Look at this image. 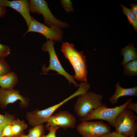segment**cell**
I'll use <instances>...</instances> for the list:
<instances>
[{
  "mask_svg": "<svg viewBox=\"0 0 137 137\" xmlns=\"http://www.w3.org/2000/svg\"><path fill=\"white\" fill-rule=\"evenodd\" d=\"M2 4L6 7L13 9L18 12L25 20L28 27L31 20L30 13L29 1L16 0L9 1L1 0Z\"/></svg>",
  "mask_w": 137,
  "mask_h": 137,
  "instance_id": "7c38bea8",
  "label": "cell"
},
{
  "mask_svg": "<svg viewBox=\"0 0 137 137\" xmlns=\"http://www.w3.org/2000/svg\"><path fill=\"white\" fill-rule=\"evenodd\" d=\"M130 98L123 104L112 108L107 107L105 104L90 112L85 117L79 120L81 121H89L94 119H101L106 121L109 125L114 127L115 121L119 114L126 109L127 104L131 101Z\"/></svg>",
  "mask_w": 137,
  "mask_h": 137,
  "instance_id": "7a4b0ae2",
  "label": "cell"
},
{
  "mask_svg": "<svg viewBox=\"0 0 137 137\" xmlns=\"http://www.w3.org/2000/svg\"><path fill=\"white\" fill-rule=\"evenodd\" d=\"M10 49L7 45L0 43V57L4 58L10 54Z\"/></svg>",
  "mask_w": 137,
  "mask_h": 137,
  "instance_id": "7402d4cb",
  "label": "cell"
},
{
  "mask_svg": "<svg viewBox=\"0 0 137 137\" xmlns=\"http://www.w3.org/2000/svg\"><path fill=\"white\" fill-rule=\"evenodd\" d=\"M45 129L53 127L62 128L64 129L75 127L76 121L75 117L66 111L61 110L53 113L46 122Z\"/></svg>",
  "mask_w": 137,
  "mask_h": 137,
  "instance_id": "9c48e42d",
  "label": "cell"
},
{
  "mask_svg": "<svg viewBox=\"0 0 137 137\" xmlns=\"http://www.w3.org/2000/svg\"><path fill=\"white\" fill-rule=\"evenodd\" d=\"M6 7L2 4L0 0V17H3L5 15L6 12Z\"/></svg>",
  "mask_w": 137,
  "mask_h": 137,
  "instance_id": "f1b7e54d",
  "label": "cell"
},
{
  "mask_svg": "<svg viewBox=\"0 0 137 137\" xmlns=\"http://www.w3.org/2000/svg\"><path fill=\"white\" fill-rule=\"evenodd\" d=\"M130 9L133 13L137 17V4L131 3L129 4Z\"/></svg>",
  "mask_w": 137,
  "mask_h": 137,
  "instance_id": "83f0119b",
  "label": "cell"
},
{
  "mask_svg": "<svg viewBox=\"0 0 137 137\" xmlns=\"http://www.w3.org/2000/svg\"><path fill=\"white\" fill-rule=\"evenodd\" d=\"M101 137H127L119 134L114 131L105 134Z\"/></svg>",
  "mask_w": 137,
  "mask_h": 137,
  "instance_id": "4316f807",
  "label": "cell"
},
{
  "mask_svg": "<svg viewBox=\"0 0 137 137\" xmlns=\"http://www.w3.org/2000/svg\"><path fill=\"white\" fill-rule=\"evenodd\" d=\"M30 11L32 13H37L43 16L44 24L51 28L57 27L65 28L68 27L66 22H62L57 19L51 12L47 4L44 0L29 1Z\"/></svg>",
  "mask_w": 137,
  "mask_h": 137,
  "instance_id": "8992f818",
  "label": "cell"
},
{
  "mask_svg": "<svg viewBox=\"0 0 137 137\" xmlns=\"http://www.w3.org/2000/svg\"><path fill=\"white\" fill-rule=\"evenodd\" d=\"M126 109H130L136 113H137V103L132 102L128 103L126 106Z\"/></svg>",
  "mask_w": 137,
  "mask_h": 137,
  "instance_id": "484cf974",
  "label": "cell"
},
{
  "mask_svg": "<svg viewBox=\"0 0 137 137\" xmlns=\"http://www.w3.org/2000/svg\"><path fill=\"white\" fill-rule=\"evenodd\" d=\"M18 100L20 101L21 105H27L28 99L20 94L19 91L7 89L0 88V104L5 107L7 105L13 103Z\"/></svg>",
  "mask_w": 137,
  "mask_h": 137,
  "instance_id": "8fae6325",
  "label": "cell"
},
{
  "mask_svg": "<svg viewBox=\"0 0 137 137\" xmlns=\"http://www.w3.org/2000/svg\"><path fill=\"white\" fill-rule=\"evenodd\" d=\"M137 117L134 112L125 109L122 111L116 118L114 127V131L120 135L130 137L135 136L137 130L136 121Z\"/></svg>",
  "mask_w": 137,
  "mask_h": 137,
  "instance_id": "5b68a950",
  "label": "cell"
},
{
  "mask_svg": "<svg viewBox=\"0 0 137 137\" xmlns=\"http://www.w3.org/2000/svg\"><path fill=\"white\" fill-rule=\"evenodd\" d=\"M86 92V89L83 86H79L78 90L75 92L60 103L43 110H38L36 112L38 119L42 122H46L59 107L72 98L80 95Z\"/></svg>",
  "mask_w": 137,
  "mask_h": 137,
  "instance_id": "30bf717a",
  "label": "cell"
},
{
  "mask_svg": "<svg viewBox=\"0 0 137 137\" xmlns=\"http://www.w3.org/2000/svg\"><path fill=\"white\" fill-rule=\"evenodd\" d=\"M11 116V115L8 114L4 115L0 114V125L3 123Z\"/></svg>",
  "mask_w": 137,
  "mask_h": 137,
  "instance_id": "f546056e",
  "label": "cell"
},
{
  "mask_svg": "<svg viewBox=\"0 0 137 137\" xmlns=\"http://www.w3.org/2000/svg\"><path fill=\"white\" fill-rule=\"evenodd\" d=\"M129 137H135V136H132Z\"/></svg>",
  "mask_w": 137,
  "mask_h": 137,
  "instance_id": "1f68e13d",
  "label": "cell"
},
{
  "mask_svg": "<svg viewBox=\"0 0 137 137\" xmlns=\"http://www.w3.org/2000/svg\"><path fill=\"white\" fill-rule=\"evenodd\" d=\"M13 116L11 115L3 123L0 125V137H2V134L3 130L6 126L8 124H10L14 119Z\"/></svg>",
  "mask_w": 137,
  "mask_h": 137,
  "instance_id": "cb8c5ba5",
  "label": "cell"
},
{
  "mask_svg": "<svg viewBox=\"0 0 137 137\" xmlns=\"http://www.w3.org/2000/svg\"><path fill=\"white\" fill-rule=\"evenodd\" d=\"M76 129L83 137H101L111 132L110 127L101 121H81Z\"/></svg>",
  "mask_w": 137,
  "mask_h": 137,
  "instance_id": "52a82bcc",
  "label": "cell"
},
{
  "mask_svg": "<svg viewBox=\"0 0 137 137\" xmlns=\"http://www.w3.org/2000/svg\"><path fill=\"white\" fill-rule=\"evenodd\" d=\"M78 96L74 109L80 118H83L91 111L103 104V97L100 94L88 91Z\"/></svg>",
  "mask_w": 137,
  "mask_h": 137,
  "instance_id": "3957f363",
  "label": "cell"
},
{
  "mask_svg": "<svg viewBox=\"0 0 137 137\" xmlns=\"http://www.w3.org/2000/svg\"><path fill=\"white\" fill-rule=\"evenodd\" d=\"M28 135L29 137H43L45 132L43 124L34 126L29 130Z\"/></svg>",
  "mask_w": 137,
  "mask_h": 137,
  "instance_id": "d6986e66",
  "label": "cell"
},
{
  "mask_svg": "<svg viewBox=\"0 0 137 137\" xmlns=\"http://www.w3.org/2000/svg\"><path fill=\"white\" fill-rule=\"evenodd\" d=\"M60 2L64 9L67 12L74 11L72 3L71 0H62L60 1Z\"/></svg>",
  "mask_w": 137,
  "mask_h": 137,
  "instance_id": "44dd1931",
  "label": "cell"
},
{
  "mask_svg": "<svg viewBox=\"0 0 137 137\" xmlns=\"http://www.w3.org/2000/svg\"><path fill=\"white\" fill-rule=\"evenodd\" d=\"M61 50L74 69L75 79L87 82V65L86 57L83 51H78L73 44L67 42L62 43Z\"/></svg>",
  "mask_w": 137,
  "mask_h": 137,
  "instance_id": "6da1fadb",
  "label": "cell"
},
{
  "mask_svg": "<svg viewBox=\"0 0 137 137\" xmlns=\"http://www.w3.org/2000/svg\"><path fill=\"white\" fill-rule=\"evenodd\" d=\"M21 137H29L28 135H25L24 134H22Z\"/></svg>",
  "mask_w": 137,
  "mask_h": 137,
  "instance_id": "4dcf8cb0",
  "label": "cell"
},
{
  "mask_svg": "<svg viewBox=\"0 0 137 137\" xmlns=\"http://www.w3.org/2000/svg\"><path fill=\"white\" fill-rule=\"evenodd\" d=\"M123 66V73L124 75L130 77L137 76V59L131 61Z\"/></svg>",
  "mask_w": 137,
  "mask_h": 137,
  "instance_id": "e0dca14e",
  "label": "cell"
},
{
  "mask_svg": "<svg viewBox=\"0 0 137 137\" xmlns=\"http://www.w3.org/2000/svg\"><path fill=\"white\" fill-rule=\"evenodd\" d=\"M22 135H20V136H18V137H21V135H22Z\"/></svg>",
  "mask_w": 137,
  "mask_h": 137,
  "instance_id": "d6a6232c",
  "label": "cell"
},
{
  "mask_svg": "<svg viewBox=\"0 0 137 137\" xmlns=\"http://www.w3.org/2000/svg\"><path fill=\"white\" fill-rule=\"evenodd\" d=\"M59 128L57 127H53L48 129L49 131L48 133L46 135H44L43 137H57L56 133L57 130Z\"/></svg>",
  "mask_w": 137,
  "mask_h": 137,
  "instance_id": "d4e9b609",
  "label": "cell"
},
{
  "mask_svg": "<svg viewBox=\"0 0 137 137\" xmlns=\"http://www.w3.org/2000/svg\"><path fill=\"white\" fill-rule=\"evenodd\" d=\"M10 71V68L4 58L0 57V75Z\"/></svg>",
  "mask_w": 137,
  "mask_h": 137,
  "instance_id": "ffe728a7",
  "label": "cell"
},
{
  "mask_svg": "<svg viewBox=\"0 0 137 137\" xmlns=\"http://www.w3.org/2000/svg\"><path fill=\"white\" fill-rule=\"evenodd\" d=\"M123 13L126 16L129 24L133 27L136 32L137 31V17L132 12L130 9L124 6L122 4H120Z\"/></svg>",
  "mask_w": 137,
  "mask_h": 137,
  "instance_id": "ac0fdd59",
  "label": "cell"
},
{
  "mask_svg": "<svg viewBox=\"0 0 137 137\" xmlns=\"http://www.w3.org/2000/svg\"><path fill=\"white\" fill-rule=\"evenodd\" d=\"M16 74L13 72H10L0 75V86L4 89H12L18 81Z\"/></svg>",
  "mask_w": 137,
  "mask_h": 137,
  "instance_id": "5bb4252c",
  "label": "cell"
},
{
  "mask_svg": "<svg viewBox=\"0 0 137 137\" xmlns=\"http://www.w3.org/2000/svg\"><path fill=\"white\" fill-rule=\"evenodd\" d=\"M24 36L29 32H35L44 36L47 40L60 41L62 38L63 32L61 28L57 27L51 28L37 21L31 17V22Z\"/></svg>",
  "mask_w": 137,
  "mask_h": 137,
  "instance_id": "ba28073f",
  "label": "cell"
},
{
  "mask_svg": "<svg viewBox=\"0 0 137 137\" xmlns=\"http://www.w3.org/2000/svg\"><path fill=\"white\" fill-rule=\"evenodd\" d=\"M121 54L124 57L121 64L124 66L128 62L137 59V49L134 47L133 44L130 43L121 50Z\"/></svg>",
  "mask_w": 137,
  "mask_h": 137,
  "instance_id": "9a60e30c",
  "label": "cell"
},
{
  "mask_svg": "<svg viewBox=\"0 0 137 137\" xmlns=\"http://www.w3.org/2000/svg\"><path fill=\"white\" fill-rule=\"evenodd\" d=\"M10 124H8L4 128L2 133V137H13Z\"/></svg>",
  "mask_w": 137,
  "mask_h": 137,
  "instance_id": "603a6c76",
  "label": "cell"
},
{
  "mask_svg": "<svg viewBox=\"0 0 137 137\" xmlns=\"http://www.w3.org/2000/svg\"><path fill=\"white\" fill-rule=\"evenodd\" d=\"M10 124L13 137H17L22 135V132L27 127L24 121L18 119H14Z\"/></svg>",
  "mask_w": 137,
  "mask_h": 137,
  "instance_id": "2e32d148",
  "label": "cell"
},
{
  "mask_svg": "<svg viewBox=\"0 0 137 137\" xmlns=\"http://www.w3.org/2000/svg\"><path fill=\"white\" fill-rule=\"evenodd\" d=\"M54 42L51 40H48L42 45V49L45 52H47L49 55V65L48 67L44 65L42 66V71L43 74H46L49 70H52L57 72L59 74L64 76L70 84H73L76 87L79 85L76 81L74 76L68 73L61 65L56 53L54 47Z\"/></svg>",
  "mask_w": 137,
  "mask_h": 137,
  "instance_id": "277c9868",
  "label": "cell"
},
{
  "mask_svg": "<svg viewBox=\"0 0 137 137\" xmlns=\"http://www.w3.org/2000/svg\"><path fill=\"white\" fill-rule=\"evenodd\" d=\"M137 96V87L125 88L122 87L118 81L115 84V90L114 94L110 97L109 100L112 104H116L120 97L124 96Z\"/></svg>",
  "mask_w": 137,
  "mask_h": 137,
  "instance_id": "4fadbf2b",
  "label": "cell"
}]
</instances>
